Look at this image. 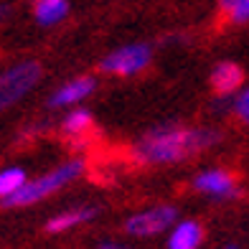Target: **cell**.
Instances as JSON below:
<instances>
[{"label":"cell","mask_w":249,"mask_h":249,"mask_svg":"<svg viewBox=\"0 0 249 249\" xmlns=\"http://www.w3.org/2000/svg\"><path fill=\"white\" fill-rule=\"evenodd\" d=\"M221 135L209 127H180V124H160L142 135L132 145V160L140 165H173L183 163L203 150H209L213 142H219Z\"/></svg>","instance_id":"1"},{"label":"cell","mask_w":249,"mask_h":249,"mask_svg":"<svg viewBox=\"0 0 249 249\" xmlns=\"http://www.w3.org/2000/svg\"><path fill=\"white\" fill-rule=\"evenodd\" d=\"M194 188L203 196H211V198H221V201H229L239 196V186H236V178L224 171V168H211V171H201L194 178Z\"/></svg>","instance_id":"6"},{"label":"cell","mask_w":249,"mask_h":249,"mask_svg":"<svg viewBox=\"0 0 249 249\" xmlns=\"http://www.w3.org/2000/svg\"><path fill=\"white\" fill-rule=\"evenodd\" d=\"M226 249H236V247H234V244H229V247H226Z\"/></svg>","instance_id":"18"},{"label":"cell","mask_w":249,"mask_h":249,"mask_svg":"<svg viewBox=\"0 0 249 249\" xmlns=\"http://www.w3.org/2000/svg\"><path fill=\"white\" fill-rule=\"evenodd\" d=\"M89 127H92V112L87 109H69L61 120V130L69 135V138H79V135L89 132Z\"/></svg>","instance_id":"13"},{"label":"cell","mask_w":249,"mask_h":249,"mask_svg":"<svg viewBox=\"0 0 249 249\" xmlns=\"http://www.w3.org/2000/svg\"><path fill=\"white\" fill-rule=\"evenodd\" d=\"M209 82L219 97H229L234 92H239V87L244 84V69L234 61H219L213 66Z\"/></svg>","instance_id":"8"},{"label":"cell","mask_w":249,"mask_h":249,"mask_svg":"<svg viewBox=\"0 0 249 249\" xmlns=\"http://www.w3.org/2000/svg\"><path fill=\"white\" fill-rule=\"evenodd\" d=\"M94 216H97V209H92V206H79V209L61 211V213H56V216H51L46 221V231L49 234H61L66 229H74V226H79V224L92 221Z\"/></svg>","instance_id":"10"},{"label":"cell","mask_w":249,"mask_h":249,"mask_svg":"<svg viewBox=\"0 0 249 249\" xmlns=\"http://www.w3.org/2000/svg\"><path fill=\"white\" fill-rule=\"evenodd\" d=\"M69 3L66 0H33V16L41 26H53L66 18Z\"/></svg>","instance_id":"11"},{"label":"cell","mask_w":249,"mask_h":249,"mask_svg":"<svg viewBox=\"0 0 249 249\" xmlns=\"http://www.w3.org/2000/svg\"><path fill=\"white\" fill-rule=\"evenodd\" d=\"M84 158H69V160H64L61 165L51 168L49 173H41L38 178H31L28 186L16 194L10 201H5V206H13V209H20V206H33V203H38L43 198H49L51 194L56 191H61L64 186H69L71 180H76L79 176L84 173Z\"/></svg>","instance_id":"2"},{"label":"cell","mask_w":249,"mask_h":249,"mask_svg":"<svg viewBox=\"0 0 249 249\" xmlns=\"http://www.w3.org/2000/svg\"><path fill=\"white\" fill-rule=\"evenodd\" d=\"M178 211L168 203H160V206H153V209H145L138 211L124 221V231L132 234V236H153V234H160L165 231L168 226H176L178 221Z\"/></svg>","instance_id":"5"},{"label":"cell","mask_w":249,"mask_h":249,"mask_svg":"<svg viewBox=\"0 0 249 249\" xmlns=\"http://www.w3.org/2000/svg\"><path fill=\"white\" fill-rule=\"evenodd\" d=\"M28 173L23 171V168H16V165H10V168H3L0 171V198L10 201L16 194H20L26 186H28Z\"/></svg>","instance_id":"12"},{"label":"cell","mask_w":249,"mask_h":249,"mask_svg":"<svg viewBox=\"0 0 249 249\" xmlns=\"http://www.w3.org/2000/svg\"><path fill=\"white\" fill-rule=\"evenodd\" d=\"M97 89V82L94 76H74L69 79L66 84H61L56 92L49 97V107L53 109H61V107H71V105H79L82 99H87Z\"/></svg>","instance_id":"7"},{"label":"cell","mask_w":249,"mask_h":249,"mask_svg":"<svg viewBox=\"0 0 249 249\" xmlns=\"http://www.w3.org/2000/svg\"><path fill=\"white\" fill-rule=\"evenodd\" d=\"M236 5H239V0H219V8L224 10V13H231Z\"/></svg>","instance_id":"16"},{"label":"cell","mask_w":249,"mask_h":249,"mask_svg":"<svg viewBox=\"0 0 249 249\" xmlns=\"http://www.w3.org/2000/svg\"><path fill=\"white\" fill-rule=\"evenodd\" d=\"M38 79H41V64L33 59L8 66L3 71V76H0V107L8 109L16 102H20L38 84Z\"/></svg>","instance_id":"3"},{"label":"cell","mask_w":249,"mask_h":249,"mask_svg":"<svg viewBox=\"0 0 249 249\" xmlns=\"http://www.w3.org/2000/svg\"><path fill=\"white\" fill-rule=\"evenodd\" d=\"M150 59H153V49L148 43H127V46L109 51L102 59L99 69L105 74H115V76H135L142 69H148Z\"/></svg>","instance_id":"4"},{"label":"cell","mask_w":249,"mask_h":249,"mask_svg":"<svg viewBox=\"0 0 249 249\" xmlns=\"http://www.w3.org/2000/svg\"><path fill=\"white\" fill-rule=\"evenodd\" d=\"M226 18H229L231 23H247L249 20V0H239V5H236L231 13H226Z\"/></svg>","instance_id":"15"},{"label":"cell","mask_w":249,"mask_h":249,"mask_svg":"<svg viewBox=\"0 0 249 249\" xmlns=\"http://www.w3.org/2000/svg\"><path fill=\"white\" fill-rule=\"evenodd\" d=\"M203 242V229L201 224L194 219H186V221H178L171 236H168V249H198Z\"/></svg>","instance_id":"9"},{"label":"cell","mask_w":249,"mask_h":249,"mask_svg":"<svg viewBox=\"0 0 249 249\" xmlns=\"http://www.w3.org/2000/svg\"><path fill=\"white\" fill-rule=\"evenodd\" d=\"M99 249H120V247H115V244H105V247H99Z\"/></svg>","instance_id":"17"},{"label":"cell","mask_w":249,"mask_h":249,"mask_svg":"<svg viewBox=\"0 0 249 249\" xmlns=\"http://www.w3.org/2000/svg\"><path fill=\"white\" fill-rule=\"evenodd\" d=\"M234 112H236V117H239L242 122L249 124V87L242 89L239 97H236V102H234Z\"/></svg>","instance_id":"14"}]
</instances>
